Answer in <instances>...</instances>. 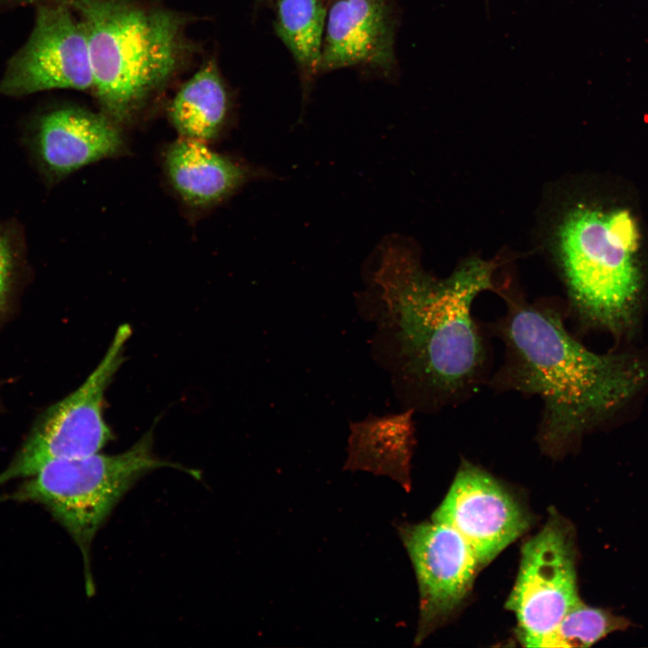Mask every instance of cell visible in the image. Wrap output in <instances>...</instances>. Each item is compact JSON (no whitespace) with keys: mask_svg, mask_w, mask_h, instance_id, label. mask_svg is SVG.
I'll list each match as a JSON object with an SVG mask.
<instances>
[{"mask_svg":"<svg viewBox=\"0 0 648 648\" xmlns=\"http://www.w3.org/2000/svg\"><path fill=\"white\" fill-rule=\"evenodd\" d=\"M497 266L472 258L438 279L409 250L383 248L374 274L375 296L361 302L360 311L374 324V358L392 374L408 409L456 403L482 382L487 352L472 304L497 288Z\"/></svg>","mask_w":648,"mask_h":648,"instance_id":"1","label":"cell"},{"mask_svg":"<svg viewBox=\"0 0 648 648\" xmlns=\"http://www.w3.org/2000/svg\"><path fill=\"white\" fill-rule=\"evenodd\" d=\"M432 521L457 531L480 566L490 562L529 526L518 500L482 469L463 462Z\"/></svg>","mask_w":648,"mask_h":648,"instance_id":"10","label":"cell"},{"mask_svg":"<svg viewBox=\"0 0 648 648\" xmlns=\"http://www.w3.org/2000/svg\"><path fill=\"white\" fill-rule=\"evenodd\" d=\"M631 622L610 611L580 600L562 618L539 647H589L607 635L624 631Z\"/></svg>","mask_w":648,"mask_h":648,"instance_id":"17","label":"cell"},{"mask_svg":"<svg viewBox=\"0 0 648 648\" xmlns=\"http://www.w3.org/2000/svg\"><path fill=\"white\" fill-rule=\"evenodd\" d=\"M394 20L386 0H335L326 19L320 71L395 66Z\"/></svg>","mask_w":648,"mask_h":648,"instance_id":"12","label":"cell"},{"mask_svg":"<svg viewBox=\"0 0 648 648\" xmlns=\"http://www.w3.org/2000/svg\"><path fill=\"white\" fill-rule=\"evenodd\" d=\"M118 124L104 112L66 106L42 114L34 124L31 148L43 175L57 182L122 151Z\"/></svg>","mask_w":648,"mask_h":648,"instance_id":"11","label":"cell"},{"mask_svg":"<svg viewBox=\"0 0 648 648\" xmlns=\"http://www.w3.org/2000/svg\"><path fill=\"white\" fill-rule=\"evenodd\" d=\"M327 13L321 0H277L274 28L302 71H320Z\"/></svg>","mask_w":648,"mask_h":648,"instance_id":"16","label":"cell"},{"mask_svg":"<svg viewBox=\"0 0 648 648\" xmlns=\"http://www.w3.org/2000/svg\"><path fill=\"white\" fill-rule=\"evenodd\" d=\"M575 550L569 524L553 512L523 546L518 578L506 603L526 647L540 643L580 601Z\"/></svg>","mask_w":648,"mask_h":648,"instance_id":"7","label":"cell"},{"mask_svg":"<svg viewBox=\"0 0 648 648\" xmlns=\"http://www.w3.org/2000/svg\"><path fill=\"white\" fill-rule=\"evenodd\" d=\"M556 245L569 293L584 319L620 328L640 290L639 231L626 209L577 205L561 221Z\"/></svg>","mask_w":648,"mask_h":648,"instance_id":"4","label":"cell"},{"mask_svg":"<svg viewBox=\"0 0 648 648\" xmlns=\"http://www.w3.org/2000/svg\"><path fill=\"white\" fill-rule=\"evenodd\" d=\"M229 106L226 86L217 63L211 59L181 86L167 113L180 137L207 142L221 131Z\"/></svg>","mask_w":648,"mask_h":648,"instance_id":"15","label":"cell"},{"mask_svg":"<svg viewBox=\"0 0 648 648\" xmlns=\"http://www.w3.org/2000/svg\"><path fill=\"white\" fill-rule=\"evenodd\" d=\"M130 326L121 325L104 356L86 381L50 407L8 466L0 484L36 473L51 461L99 453L112 438L104 420L105 392L123 362Z\"/></svg>","mask_w":648,"mask_h":648,"instance_id":"6","label":"cell"},{"mask_svg":"<svg viewBox=\"0 0 648 648\" xmlns=\"http://www.w3.org/2000/svg\"><path fill=\"white\" fill-rule=\"evenodd\" d=\"M500 294L507 311L494 329L505 344V360L492 384L541 398L537 440L548 454L558 455L637 392L646 377L645 366L632 356L587 349L551 305Z\"/></svg>","mask_w":648,"mask_h":648,"instance_id":"2","label":"cell"},{"mask_svg":"<svg viewBox=\"0 0 648 648\" xmlns=\"http://www.w3.org/2000/svg\"><path fill=\"white\" fill-rule=\"evenodd\" d=\"M17 265L16 251L7 231L0 226V315L6 308Z\"/></svg>","mask_w":648,"mask_h":648,"instance_id":"18","label":"cell"},{"mask_svg":"<svg viewBox=\"0 0 648 648\" xmlns=\"http://www.w3.org/2000/svg\"><path fill=\"white\" fill-rule=\"evenodd\" d=\"M400 535L419 590L418 644L460 605L480 564L469 544L447 525L431 520L402 526Z\"/></svg>","mask_w":648,"mask_h":648,"instance_id":"9","label":"cell"},{"mask_svg":"<svg viewBox=\"0 0 648 648\" xmlns=\"http://www.w3.org/2000/svg\"><path fill=\"white\" fill-rule=\"evenodd\" d=\"M414 410L369 415L350 423L345 469L385 475L408 488L414 445Z\"/></svg>","mask_w":648,"mask_h":648,"instance_id":"14","label":"cell"},{"mask_svg":"<svg viewBox=\"0 0 648 648\" xmlns=\"http://www.w3.org/2000/svg\"><path fill=\"white\" fill-rule=\"evenodd\" d=\"M165 166L174 189L195 207L220 202L251 175L245 166L212 150L205 141L184 137L168 147Z\"/></svg>","mask_w":648,"mask_h":648,"instance_id":"13","label":"cell"},{"mask_svg":"<svg viewBox=\"0 0 648 648\" xmlns=\"http://www.w3.org/2000/svg\"><path fill=\"white\" fill-rule=\"evenodd\" d=\"M88 40L102 112L130 122L195 51L185 16L145 0H67Z\"/></svg>","mask_w":648,"mask_h":648,"instance_id":"3","label":"cell"},{"mask_svg":"<svg viewBox=\"0 0 648 648\" xmlns=\"http://www.w3.org/2000/svg\"><path fill=\"white\" fill-rule=\"evenodd\" d=\"M51 89H93L86 30L67 0L38 5L32 32L0 82V94L8 96Z\"/></svg>","mask_w":648,"mask_h":648,"instance_id":"8","label":"cell"},{"mask_svg":"<svg viewBox=\"0 0 648 648\" xmlns=\"http://www.w3.org/2000/svg\"><path fill=\"white\" fill-rule=\"evenodd\" d=\"M147 432L128 450L116 454H93L48 463L4 497L45 507L78 545L85 564L86 590L94 584L90 573L92 541L112 508L132 484L147 472L171 467L199 478L195 470L158 458Z\"/></svg>","mask_w":648,"mask_h":648,"instance_id":"5","label":"cell"}]
</instances>
